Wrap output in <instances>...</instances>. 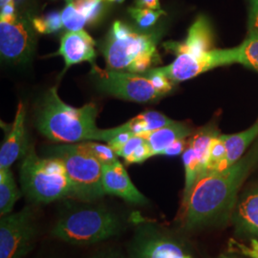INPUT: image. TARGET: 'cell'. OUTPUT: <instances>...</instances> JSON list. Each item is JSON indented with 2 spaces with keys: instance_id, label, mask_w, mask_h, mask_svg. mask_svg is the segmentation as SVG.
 <instances>
[{
  "instance_id": "obj_2",
  "label": "cell",
  "mask_w": 258,
  "mask_h": 258,
  "mask_svg": "<svg viewBox=\"0 0 258 258\" xmlns=\"http://www.w3.org/2000/svg\"><path fill=\"white\" fill-rule=\"evenodd\" d=\"M98 108L87 103L76 108L61 101L56 88L46 93L38 113V130L54 142L76 144L93 141L99 128L96 125Z\"/></svg>"
},
{
  "instance_id": "obj_36",
  "label": "cell",
  "mask_w": 258,
  "mask_h": 258,
  "mask_svg": "<svg viewBox=\"0 0 258 258\" xmlns=\"http://www.w3.org/2000/svg\"><path fill=\"white\" fill-rule=\"evenodd\" d=\"M11 1H13V0H0V3H1V7H3L4 5L8 4L9 2H11Z\"/></svg>"
},
{
  "instance_id": "obj_29",
  "label": "cell",
  "mask_w": 258,
  "mask_h": 258,
  "mask_svg": "<svg viewBox=\"0 0 258 258\" xmlns=\"http://www.w3.org/2000/svg\"><path fill=\"white\" fill-rule=\"evenodd\" d=\"M146 142V139L141 135H134L129 139L127 143H125L121 148L116 152L118 156L122 157L124 161L131 156V154L137 149V148Z\"/></svg>"
},
{
  "instance_id": "obj_12",
  "label": "cell",
  "mask_w": 258,
  "mask_h": 258,
  "mask_svg": "<svg viewBox=\"0 0 258 258\" xmlns=\"http://www.w3.org/2000/svg\"><path fill=\"white\" fill-rule=\"evenodd\" d=\"M219 135L213 126H206L195 131L187 140V147L183 152L185 184L184 196L189 192L195 182L205 174L209 149L212 139Z\"/></svg>"
},
{
  "instance_id": "obj_17",
  "label": "cell",
  "mask_w": 258,
  "mask_h": 258,
  "mask_svg": "<svg viewBox=\"0 0 258 258\" xmlns=\"http://www.w3.org/2000/svg\"><path fill=\"white\" fill-rule=\"evenodd\" d=\"M168 51L175 54L181 51L213 49V34L210 21L200 16L188 29L187 37L183 41H168L164 45Z\"/></svg>"
},
{
  "instance_id": "obj_8",
  "label": "cell",
  "mask_w": 258,
  "mask_h": 258,
  "mask_svg": "<svg viewBox=\"0 0 258 258\" xmlns=\"http://www.w3.org/2000/svg\"><path fill=\"white\" fill-rule=\"evenodd\" d=\"M176 58L170 64L159 67L173 83L194 79L212 69L241 62V47L229 49L187 50L177 52Z\"/></svg>"
},
{
  "instance_id": "obj_28",
  "label": "cell",
  "mask_w": 258,
  "mask_h": 258,
  "mask_svg": "<svg viewBox=\"0 0 258 258\" xmlns=\"http://www.w3.org/2000/svg\"><path fill=\"white\" fill-rule=\"evenodd\" d=\"M250 242V247H248L236 240H230L229 251L240 253L249 258H258V240L251 239Z\"/></svg>"
},
{
  "instance_id": "obj_21",
  "label": "cell",
  "mask_w": 258,
  "mask_h": 258,
  "mask_svg": "<svg viewBox=\"0 0 258 258\" xmlns=\"http://www.w3.org/2000/svg\"><path fill=\"white\" fill-rule=\"evenodd\" d=\"M238 218L244 229L258 235V190L248 194L239 204Z\"/></svg>"
},
{
  "instance_id": "obj_34",
  "label": "cell",
  "mask_w": 258,
  "mask_h": 258,
  "mask_svg": "<svg viewBox=\"0 0 258 258\" xmlns=\"http://www.w3.org/2000/svg\"><path fill=\"white\" fill-rule=\"evenodd\" d=\"M139 8H148L151 10H161L159 0H137L136 2Z\"/></svg>"
},
{
  "instance_id": "obj_30",
  "label": "cell",
  "mask_w": 258,
  "mask_h": 258,
  "mask_svg": "<svg viewBox=\"0 0 258 258\" xmlns=\"http://www.w3.org/2000/svg\"><path fill=\"white\" fill-rule=\"evenodd\" d=\"M153 153L150 149V147L146 140V142L144 144H142L129 157L128 159L125 160V163L127 164H140L145 162L146 160H148L149 158L153 157Z\"/></svg>"
},
{
  "instance_id": "obj_37",
  "label": "cell",
  "mask_w": 258,
  "mask_h": 258,
  "mask_svg": "<svg viewBox=\"0 0 258 258\" xmlns=\"http://www.w3.org/2000/svg\"><path fill=\"white\" fill-rule=\"evenodd\" d=\"M218 258H237L234 257V256H231V255H226V254H222L221 256H219Z\"/></svg>"
},
{
  "instance_id": "obj_25",
  "label": "cell",
  "mask_w": 258,
  "mask_h": 258,
  "mask_svg": "<svg viewBox=\"0 0 258 258\" xmlns=\"http://www.w3.org/2000/svg\"><path fill=\"white\" fill-rule=\"evenodd\" d=\"M129 14L136 20L139 26L148 28L153 26L161 16L165 15L162 10H151L148 8H129Z\"/></svg>"
},
{
  "instance_id": "obj_1",
  "label": "cell",
  "mask_w": 258,
  "mask_h": 258,
  "mask_svg": "<svg viewBox=\"0 0 258 258\" xmlns=\"http://www.w3.org/2000/svg\"><path fill=\"white\" fill-rule=\"evenodd\" d=\"M254 160L250 152L224 170L201 176L183 198L181 221L184 228L191 230L210 224L227 211Z\"/></svg>"
},
{
  "instance_id": "obj_32",
  "label": "cell",
  "mask_w": 258,
  "mask_h": 258,
  "mask_svg": "<svg viewBox=\"0 0 258 258\" xmlns=\"http://www.w3.org/2000/svg\"><path fill=\"white\" fill-rule=\"evenodd\" d=\"M186 139H180V140L176 141L175 143L171 144L168 148H166V149H165V151L163 152L162 155H166V156H177V155H180L181 153H183L184 151V149L187 147V141H186Z\"/></svg>"
},
{
  "instance_id": "obj_33",
  "label": "cell",
  "mask_w": 258,
  "mask_h": 258,
  "mask_svg": "<svg viewBox=\"0 0 258 258\" xmlns=\"http://www.w3.org/2000/svg\"><path fill=\"white\" fill-rule=\"evenodd\" d=\"M132 136H134V134L130 133V132H121L117 135H115L110 141L107 142V145L110 146L111 148L114 149L115 152H117L125 143H127L129 139Z\"/></svg>"
},
{
  "instance_id": "obj_6",
  "label": "cell",
  "mask_w": 258,
  "mask_h": 258,
  "mask_svg": "<svg viewBox=\"0 0 258 258\" xmlns=\"http://www.w3.org/2000/svg\"><path fill=\"white\" fill-rule=\"evenodd\" d=\"M91 73L102 91L140 103L156 101L170 92L174 84L159 67L143 73H132L108 68L102 70L95 64Z\"/></svg>"
},
{
  "instance_id": "obj_38",
  "label": "cell",
  "mask_w": 258,
  "mask_h": 258,
  "mask_svg": "<svg viewBox=\"0 0 258 258\" xmlns=\"http://www.w3.org/2000/svg\"><path fill=\"white\" fill-rule=\"evenodd\" d=\"M107 1H111V2H118V3H122L124 0H107Z\"/></svg>"
},
{
  "instance_id": "obj_14",
  "label": "cell",
  "mask_w": 258,
  "mask_h": 258,
  "mask_svg": "<svg viewBox=\"0 0 258 258\" xmlns=\"http://www.w3.org/2000/svg\"><path fill=\"white\" fill-rule=\"evenodd\" d=\"M96 42L84 30L68 31L61 37L60 46L56 55H61L64 59L65 71L72 65L88 61L95 65Z\"/></svg>"
},
{
  "instance_id": "obj_15",
  "label": "cell",
  "mask_w": 258,
  "mask_h": 258,
  "mask_svg": "<svg viewBox=\"0 0 258 258\" xmlns=\"http://www.w3.org/2000/svg\"><path fill=\"white\" fill-rule=\"evenodd\" d=\"M173 122H175V120L169 119L160 112L147 111L117 127L103 130L99 129L93 141H103L107 143L115 135L121 132H130L134 135H142L147 132L162 128Z\"/></svg>"
},
{
  "instance_id": "obj_10",
  "label": "cell",
  "mask_w": 258,
  "mask_h": 258,
  "mask_svg": "<svg viewBox=\"0 0 258 258\" xmlns=\"http://www.w3.org/2000/svg\"><path fill=\"white\" fill-rule=\"evenodd\" d=\"M35 27L27 19L12 16H1L0 53L4 59L14 62H26L35 52L37 37Z\"/></svg>"
},
{
  "instance_id": "obj_9",
  "label": "cell",
  "mask_w": 258,
  "mask_h": 258,
  "mask_svg": "<svg viewBox=\"0 0 258 258\" xmlns=\"http://www.w3.org/2000/svg\"><path fill=\"white\" fill-rule=\"evenodd\" d=\"M35 214L30 207L1 216L0 258H23L32 250L37 238Z\"/></svg>"
},
{
  "instance_id": "obj_22",
  "label": "cell",
  "mask_w": 258,
  "mask_h": 258,
  "mask_svg": "<svg viewBox=\"0 0 258 258\" xmlns=\"http://www.w3.org/2000/svg\"><path fill=\"white\" fill-rule=\"evenodd\" d=\"M226 159H227V150L225 147V143L222 139L221 134H219L212 140L210 149H209L205 173L212 172V171H220L228 168L226 164Z\"/></svg>"
},
{
  "instance_id": "obj_16",
  "label": "cell",
  "mask_w": 258,
  "mask_h": 258,
  "mask_svg": "<svg viewBox=\"0 0 258 258\" xmlns=\"http://www.w3.org/2000/svg\"><path fill=\"white\" fill-rule=\"evenodd\" d=\"M25 108L19 102L15 120L0 148V168H10L27 150V137L24 126Z\"/></svg>"
},
{
  "instance_id": "obj_35",
  "label": "cell",
  "mask_w": 258,
  "mask_h": 258,
  "mask_svg": "<svg viewBox=\"0 0 258 258\" xmlns=\"http://www.w3.org/2000/svg\"><path fill=\"white\" fill-rule=\"evenodd\" d=\"M92 258H126L123 254H121L120 251H117V250H105V251H102L98 253L97 255H95Z\"/></svg>"
},
{
  "instance_id": "obj_19",
  "label": "cell",
  "mask_w": 258,
  "mask_h": 258,
  "mask_svg": "<svg viewBox=\"0 0 258 258\" xmlns=\"http://www.w3.org/2000/svg\"><path fill=\"white\" fill-rule=\"evenodd\" d=\"M258 136V119L249 128L236 134L222 135L227 150V167L237 163L246 149Z\"/></svg>"
},
{
  "instance_id": "obj_18",
  "label": "cell",
  "mask_w": 258,
  "mask_h": 258,
  "mask_svg": "<svg viewBox=\"0 0 258 258\" xmlns=\"http://www.w3.org/2000/svg\"><path fill=\"white\" fill-rule=\"evenodd\" d=\"M194 134V129L187 124L175 121L162 128L142 134L147 140L153 155H162L166 148L180 139L188 138Z\"/></svg>"
},
{
  "instance_id": "obj_23",
  "label": "cell",
  "mask_w": 258,
  "mask_h": 258,
  "mask_svg": "<svg viewBox=\"0 0 258 258\" xmlns=\"http://www.w3.org/2000/svg\"><path fill=\"white\" fill-rule=\"evenodd\" d=\"M241 47V62L249 69L258 72V30L249 31Z\"/></svg>"
},
{
  "instance_id": "obj_4",
  "label": "cell",
  "mask_w": 258,
  "mask_h": 258,
  "mask_svg": "<svg viewBox=\"0 0 258 258\" xmlns=\"http://www.w3.org/2000/svg\"><path fill=\"white\" fill-rule=\"evenodd\" d=\"M120 218L101 206H81L65 211L52 234L73 245H91L120 233Z\"/></svg>"
},
{
  "instance_id": "obj_3",
  "label": "cell",
  "mask_w": 258,
  "mask_h": 258,
  "mask_svg": "<svg viewBox=\"0 0 258 258\" xmlns=\"http://www.w3.org/2000/svg\"><path fill=\"white\" fill-rule=\"evenodd\" d=\"M157 44V34L139 32L116 21L101 50L108 69L143 73L161 61Z\"/></svg>"
},
{
  "instance_id": "obj_5",
  "label": "cell",
  "mask_w": 258,
  "mask_h": 258,
  "mask_svg": "<svg viewBox=\"0 0 258 258\" xmlns=\"http://www.w3.org/2000/svg\"><path fill=\"white\" fill-rule=\"evenodd\" d=\"M23 194L36 203L71 197L72 185L64 163L57 157L41 158L31 149L20 166Z\"/></svg>"
},
{
  "instance_id": "obj_11",
  "label": "cell",
  "mask_w": 258,
  "mask_h": 258,
  "mask_svg": "<svg viewBox=\"0 0 258 258\" xmlns=\"http://www.w3.org/2000/svg\"><path fill=\"white\" fill-rule=\"evenodd\" d=\"M127 249L129 258H192L180 241L150 224L138 227Z\"/></svg>"
},
{
  "instance_id": "obj_24",
  "label": "cell",
  "mask_w": 258,
  "mask_h": 258,
  "mask_svg": "<svg viewBox=\"0 0 258 258\" xmlns=\"http://www.w3.org/2000/svg\"><path fill=\"white\" fill-rule=\"evenodd\" d=\"M67 6L60 14L62 24L68 31H81L88 22V19L78 9L72 0L67 1Z\"/></svg>"
},
{
  "instance_id": "obj_39",
  "label": "cell",
  "mask_w": 258,
  "mask_h": 258,
  "mask_svg": "<svg viewBox=\"0 0 258 258\" xmlns=\"http://www.w3.org/2000/svg\"><path fill=\"white\" fill-rule=\"evenodd\" d=\"M67 1H69V0H67Z\"/></svg>"
},
{
  "instance_id": "obj_31",
  "label": "cell",
  "mask_w": 258,
  "mask_h": 258,
  "mask_svg": "<svg viewBox=\"0 0 258 258\" xmlns=\"http://www.w3.org/2000/svg\"><path fill=\"white\" fill-rule=\"evenodd\" d=\"M258 30V0H249L248 32Z\"/></svg>"
},
{
  "instance_id": "obj_13",
  "label": "cell",
  "mask_w": 258,
  "mask_h": 258,
  "mask_svg": "<svg viewBox=\"0 0 258 258\" xmlns=\"http://www.w3.org/2000/svg\"><path fill=\"white\" fill-rule=\"evenodd\" d=\"M102 187L105 194L116 195L129 203L144 205L148 202L131 182L128 173L118 160L102 165Z\"/></svg>"
},
{
  "instance_id": "obj_20",
  "label": "cell",
  "mask_w": 258,
  "mask_h": 258,
  "mask_svg": "<svg viewBox=\"0 0 258 258\" xmlns=\"http://www.w3.org/2000/svg\"><path fill=\"white\" fill-rule=\"evenodd\" d=\"M21 194L10 168H0V214L5 216L13 211Z\"/></svg>"
},
{
  "instance_id": "obj_27",
  "label": "cell",
  "mask_w": 258,
  "mask_h": 258,
  "mask_svg": "<svg viewBox=\"0 0 258 258\" xmlns=\"http://www.w3.org/2000/svg\"><path fill=\"white\" fill-rule=\"evenodd\" d=\"M88 148L92 151L93 154L102 163V165L112 164L117 161V154L114 149L108 145H102L94 141L85 142Z\"/></svg>"
},
{
  "instance_id": "obj_7",
  "label": "cell",
  "mask_w": 258,
  "mask_h": 258,
  "mask_svg": "<svg viewBox=\"0 0 258 258\" xmlns=\"http://www.w3.org/2000/svg\"><path fill=\"white\" fill-rule=\"evenodd\" d=\"M54 153L64 163L72 185L71 197L83 203H92L105 195L102 187V164L85 142L56 147Z\"/></svg>"
},
{
  "instance_id": "obj_26",
  "label": "cell",
  "mask_w": 258,
  "mask_h": 258,
  "mask_svg": "<svg viewBox=\"0 0 258 258\" xmlns=\"http://www.w3.org/2000/svg\"><path fill=\"white\" fill-rule=\"evenodd\" d=\"M32 22L37 32L43 34L53 33L63 26L59 13H52L46 17L34 19Z\"/></svg>"
}]
</instances>
